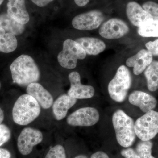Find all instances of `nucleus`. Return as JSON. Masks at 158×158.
<instances>
[{"instance_id": "f257e3e1", "label": "nucleus", "mask_w": 158, "mask_h": 158, "mask_svg": "<svg viewBox=\"0 0 158 158\" xmlns=\"http://www.w3.org/2000/svg\"><path fill=\"white\" fill-rule=\"evenodd\" d=\"M13 83L23 87L36 83L40 78V71L34 59L22 55L18 57L10 66Z\"/></svg>"}, {"instance_id": "f03ea898", "label": "nucleus", "mask_w": 158, "mask_h": 158, "mask_svg": "<svg viewBox=\"0 0 158 158\" xmlns=\"http://www.w3.org/2000/svg\"><path fill=\"white\" fill-rule=\"evenodd\" d=\"M40 106L34 98L28 94H23L17 99L12 109V118L16 124H30L39 116Z\"/></svg>"}, {"instance_id": "7ed1b4c3", "label": "nucleus", "mask_w": 158, "mask_h": 158, "mask_svg": "<svg viewBox=\"0 0 158 158\" xmlns=\"http://www.w3.org/2000/svg\"><path fill=\"white\" fill-rule=\"evenodd\" d=\"M112 122L118 144L124 148L132 145L137 136L132 118L122 110H118L113 113Z\"/></svg>"}, {"instance_id": "20e7f679", "label": "nucleus", "mask_w": 158, "mask_h": 158, "mask_svg": "<svg viewBox=\"0 0 158 158\" xmlns=\"http://www.w3.org/2000/svg\"><path fill=\"white\" fill-rule=\"evenodd\" d=\"M131 83V76L129 69L124 65L119 66L108 85V92L111 98L117 102L124 101Z\"/></svg>"}, {"instance_id": "39448f33", "label": "nucleus", "mask_w": 158, "mask_h": 158, "mask_svg": "<svg viewBox=\"0 0 158 158\" xmlns=\"http://www.w3.org/2000/svg\"><path fill=\"white\" fill-rule=\"evenodd\" d=\"M86 52L80 44L74 40L67 39L63 44L62 51L58 56V61L63 68L73 69L76 67L78 60L86 58Z\"/></svg>"}, {"instance_id": "423d86ee", "label": "nucleus", "mask_w": 158, "mask_h": 158, "mask_svg": "<svg viewBox=\"0 0 158 158\" xmlns=\"http://www.w3.org/2000/svg\"><path fill=\"white\" fill-rule=\"evenodd\" d=\"M136 136L142 141H150L158 134V112L151 110L135 123Z\"/></svg>"}, {"instance_id": "0eeeda50", "label": "nucleus", "mask_w": 158, "mask_h": 158, "mask_svg": "<svg viewBox=\"0 0 158 158\" xmlns=\"http://www.w3.org/2000/svg\"><path fill=\"white\" fill-rule=\"evenodd\" d=\"M43 139L42 133L39 130L33 128H25L18 138L19 151L23 155H28L32 152L34 146L42 142Z\"/></svg>"}, {"instance_id": "6e6552de", "label": "nucleus", "mask_w": 158, "mask_h": 158, "mask_svg": "<svg viewBox=\"0 0 158 158\" xmlns=\"http://www.w3.org/2000/svg\"><path fill=\"white\" fill-rule=\"evenodd\" d=\"M99 119V113L95 108L84 107L73 112L67 117V123L72 126L90 127Z\"/></svg>"}, {"instance_id": "1a4fd4ad", "label": "nucleus", "mask_w": 158, "mask_h": 158, "mask_svg": "<svg viewBox=\"0 0 158 158\" xmlns=\"http://www.w3.org/2000/svg\"><path fill=\"white\" fill-rule=\"evenodd\" d=\"M104 20L101 11L92 10L75 16L72 24L74 28L81 31H91L97 29Z\"/></svg>"}, {"instance_id": "9d476101", "label": "nucleus", "mask_w": 158, "mask_h": 158, "mask_svg": "<svg viewBox=\"0 0 158 158\" xmlns=\"http://www.w3.org/2000/svg\"><path fill=\"white\" fill-rule=\"evenodd\" d=\"M129 32L127 24L122 20L112 18L104 23L99 30L102 37L107 39H118Z\"/></svg>"}, {"instance_id": "9b49d317", "label": "nucleus", "mask_w": 158, "mask_h": 158, "mask_svg": "<svg viewBox=\"0 0 158 158\" xmlns=\"http://www.w3.org/2000/svg\"><path fill=\"white\" fill-rule=\"evenodd\" d=\"M69 79L70 83V88L68 90V94L71 97L77 99H84L93 97L95 90L90 85H82L81 76L77 72L74 71L69 75Z\"/></svg>"}, {"instance_id": "f8f14e48", "label": "nucleus", "mask_w": 158, "mask_h": 158, "mask_svg": "<svg viewBox=\"0 0 158 158\" xmlns=\"http://www.w3.org/2000/svg\"><path fill=\"white\" fill-rule=\"evenodd\" d=\"M153 56L146 49H142L135 56L127 60L126 65L133 67V73L135 75L141 74L152 62Z\"/></svg>"}, {"instance_id": "ddd939ff", "label": "nucleus", "mask_w": 158, "mask_h": 158, "mask_svg": "<svg viewBox=\"0 0 158 158\" xmlns=\"http://www.w3.org/2000/svg\"><path fill=\"white\" fill-rule=\"evenodd\" d=\"M128 100L131 104L138 107L145 113L154 109L157 104L155 98L140 90L132 92L129 96Z\"/></svg>"}, {"instance_id": "4468645a", "label": "nucleus", "mask_w": 158, "mask_h": 158, "mask_svg": "<svg viewBox=\"0 0 158 158\" xmlns=\"http://www.w3.org/2000/svg\"><path fill=\"white\" fill-rule=\"evenodd\" d=\"M27 92L38 102L43 109H48L53 104V98L48 91L39 83H33L27 87Z\"/></svg>"}, {"instance_id": "2eb2a0df", "label": "nucleus", "mask_w": 158, "mask_h": 158, "mask_svg": "<svg viewBox=\"0 0 158 158\" xmlns=\"http://www.w3.org/2000/svg\"><path fill=\"white\" fill-rule=\"evenodd\" d=\"M126 14L131 23L136 27H141L152 17L142 6L135 2H131L126 6Z\"/></svg>"}, {"instance_id": "dca6fc26", "label": "nucleus", "mask_w": 158, "mask_h": 158, "mask_svg": "<svg viewBox=\"0 0 158 158\" xmlns=\"http://www.w3.org/2000/svg\"><path fill=\"white\" fill-rule=\"evenodd\" d=\"M7 8V14L18 22L23 25L29 22L30 16L25 0H8Z\"/></svg>"}, {"instance_id": "f3484780", "label": "nucleus", "mask_w": 158, "mask_h": 158, "mask_svg": "<svg viewBox=\"0 0 158 158\" xmlns=\"http://www.w3.org/2000/svg\"><path fill=\"white\" fill-rule=\"evenodd\" d=\"M77 101V99L71 97L68 94L59 96L52 105V112L55 118L61 120L65 118L68 110L76 103Z\"/></svg>"}, {"instance_id": "a211bd4d", "label": "nucleus", "mask_w": 158, "mask_h": 158, "mask_svg": "<svg viewBox=\"0 0 158 158\" xmlns=\"http://www.w3.org/2000/svg\"><path fill=\"white\" fill-rule=\"evenodd\" d=\"M76 41L83 48L86 54L96 56L103 52L106 45L101 40L94 37H84L78 38Z\"/></svg>"}, {"instance_id": "6ab92c4d", "label": "nucleus", "mask_w": 158, "mask_h": 158, "mask_svg": "<svg viewBox=\"0 0 158 158\" xmlns=\"http://www.w3.org/2000/svg\"><path fill=\"white\" fill-rule=\"evenodd\" d=\"M0 28L8 33L19 35L24 31L25 26L18 22L8 14H2L0 15Z\"/></svg>"}, {"instance_id": "aec40b11", "label": "nucleus", "mask_w": 158, "mask_h": 158, "mask_svg": "<svg viewBox=\"0 0 158 158\" xmlns=\"http://www.w3.org/2000/svg\"><path fill=\"white\" fill-rule=\"evenodd\" d=\"M17 45L15 35L0 28V52L6 53L11 52L16 49Z\"/></svg>"}, {"instance_id": "412c9836", "label": "nucleus", "mask_w": 158, "mask_h": 158, "mask_svg": "<svg viewBox=\"0 0 158 158\" xmlns=\"http://www.w3.org/2000/svg\"><path fill=\"white\" fill-rule=\"evenodd\" d=\"M147 80V87L151 91H155L158 89V62L152 61L144 72Z\"/></svg>"}, {"instance_id": "4be33fe9", "label": "nucleus", "mask_w": 158, "mask_h": 158, "mask_svg": "<svg viewBox=\"0 0 158 158\" xmlns=\"http://www.w3.org/2000/svg\"><path fill=\"white\" fill-rule=\"evenodd\" d=\"M138 34L143 37H158V20L148 21L138 27Z\"/></svg>"}, {"instance_id": "5701e85b", "label": "nucleus", "mask_w": 158, "mask_h": 158, "mask_svg": "<svg viewBox=\"0 0 158 158\" xmlns=\"http://www.w3.org/2000/svg\"><path fill=\"white\" fill-rule=\"evenodd\" d=\"M152 146L150 141H141L137 144L135 151L141 158H156L152 155Z\"/></svg>"}, {"instance_id": "b1692460", "label": "nucleus", "mask_w": 158, "mask_h": 158, "mask_svg": "<svg viewBox=\"0 0 158 158\" xmlns=\"http://www.w3.org/2000/svg\"><path fill=\"white\" fill-rule=\"evenodd\" d=\"M45 158H66L65 148L62 145L57 144L49 150Z\"/></svg>"}, {"instance_id": "393cba45", "label": "nucleus", "mask_w": 158, "mask_h": 158, "mask_svg": "<svg viewBox=\"0 0 158 158\" xmlns=\"http://www.w3.org/2000/svg\"><path fill=\"white\" fill-rule=\"evenodd\" d=\"M142 7L151 15L153 19L158 20V3L152 1H148L143 4Z\"/></svg>"}, {"instance_id": "a878e982", "label": "nucleus", "mask_w": 158, "mask_h": 158, "mask_svg": "<svg viewBox=\"0 0 158 158\" xmlns=\"http://www.w3.org/2000/svg\"><path fill=\"white\" fill-rule=\"evenodd\" d=\"M11 136V131L8 126L5 124L0 125V147L9 141Z\"/></svg>"}, {"instance_id": "bb28decb", "label": "nucleus", "mask_w": 158, "mask_h": 158, "mask_svg": "<svg viewBox=\"0 0 158 158\" xmlns=\"http://www.w3.org/2000/svg\"><path fill=\"white\" fill-rule=\"evenodd\" d=\"M148 50L149 51L153 56H158V39L153 41H149L145 44Z\"/></svg>"}, {"instance_id": "cd10ccee", "label": "nucleus", "mask_w": 158, "mask_h": 158, "mask_svg": "<svg viewBox=\"0 0 158 158\" xmlns=\"http://www.w3.org/2000/svg\"><path fill=\"white\" fill-rule=\"evenodd\" d=\"M121 154L125 158H141L136 152V151L132 148H127L123 150Z\"/></svg>"}, {"instance_id": "c85d7f7f", "label": "nucleus", "mask_w": 158, "mask_h": 158, "mask_svg": "<svg viewBox=\"0 0 158 158\" xmlns=\"http://www.w3.org/2000/svg\"><path fill=\"white\" fill-rule=\"evenodd\" d=\"M34 4L40 7H43L48 5L53 0H31Z\"/></svg>"}, {"instance_id": "c756f323", "label": "nucleus", "mask_w": 158, "mask_h": 158, "mask_svg": "<svg viewBox=\"0 0 158 158\" xmlns=\"http://www.w3.org/2000/svg\"><path fill=\"white\" fill-rule=\"evenodd\" d=\"M90 158H110L106 153L102 151H98L93 154Z\"/></svg>"}, {"instance_id": "7c9ffc66", "label": "nucleus", "mask_w": 158, "mask_h": 158, "mask_svg": "<svg viewBox=\"0 0 158 158\" xmlns=\"http://www.w3.org/2000/svg\"><path fill=\"white\" fill-rule=\"evenodd\" d=\"M11 154L8 150L0 148V158H11Z\"/></svg>"}, {"instance_id": "2f4dec72", "label": "nucleus", "mask_w": 158, "mask_h": 158, "mask_svg": "<svg viewBox=\"0 0 158 158\" xmlns=\"http://www.w3.org/2000/svg\"><path fill=\"white\" fill-rule=\"evenodd\" d=\"M90 0H74L76 4L79 7H84L89 3Z\"/></svg>"}, {"instance_id": "473e14b6", "label": "nucleus", "mask_w": 158, "mask_h": 158, "mask_svg": "<svg viewBox=\"0 0 158 158\" xmlns=\"http://www.w3.org/2000/svg\"><path fill=\"white\" fill-rule=\"evenodd\" d=\"M4 119V112L2 110L0 107V125L2 124V123Z\"/></svg>"}, {"instance_id": "72a5a7b5", "label": "nucleus", "mask_w": 158, "mask_h": 158, "mask_svg": "<svg viewBox=\"0 0 158 158\" xmlns=\"http://www.w3.org/2000/svg\"><path fill=\"white\" fill-rule=\"evenodd\" d=\"M74 158H88V157L84 155H80L77 156Z\"/></svg>"}, {"instance_id": "f704fd0d", "label": "nucleus", "mask_w": 158, "mask_h": 158, "mask_svg": "<svg viewBox=\"0 0 158 158\" xmlns=\"http://www.w3.org/2000/svg\"><path fill=\"white\" fill-rule=\"evenodd\" d=\"M4 1V0H0V5H1L2 4Z\"/></svg>"}, {"instance_id": "c9c22d12", "label": "nucleus", "mask_w": 158, "mask_h": 158, "mask_svg": "<svg viewBox=\"0 0 158 158\" xmlns=\"http://www.w3.org/2000/svg\"><path fill=\"white\" fill-rule=\"evenodd\" d=\"M1 83H0V88H1Z\"/></svg>"}]
</instances>
